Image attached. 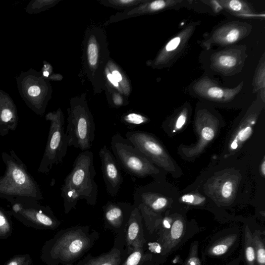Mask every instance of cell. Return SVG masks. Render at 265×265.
Wrapping results in <instances>:
<instances>
[{
    "label": "cell",
    "instance_id": "cell-13",
    "mask_svg": "<svg viewBox=\"0 0 265 265\" xmlns=\"http://www.w3.org/2000/svg\"><path fill=\"white\" fill-rule=\"evenodd\" d=\"M185 230V225L183 221L178 219L172 223L168 233H163L160 236L159 243L163 254H166L179 243Z\"/></svg>",
    "mask_w": 265,
    "mask_h": 265
},
{
    "label": "cell",
    "instance_id": "cell-3",
    "mask_svg": "<svg viewBox=\"0 0 265 265\" xmlns=\"http://www.w3.org/2000/svg\"><path fill=\"white\" fill-rule=\"evenodd\" d=\"M1 156L5 170L0 177V199L10 203L19 201H42L43 195L39 184L13 150L3 152Z\"/></svg>",
    "mask_w": 265,
    "mask_h": 265
},
{
    "label": "cell",
    "instance_id": "cell-38",
    "mask_svg": "<svg viewBox=\"0 0 265 265\" xmlns=\"http://www.w3.org/2000/svg\"><path fill=\"white\" fill-rule=\"evenodd\" d=\"M239 262L238 261H235L233 263H230L228 265H238Z\"/></svg>",
    "mask_w": 265,
    "mask_h": 265
},
{
    "label": "cell",
    "instance_id": "cell-8",
    "mask_svg": "<svg viewBox=\"0 0 265 265\" xmlns=\"http://www.w3.org/2000/svg\"><path fill=\"white\" fill-rule=\"evenodd\" d=\"M99 156L107 192L112 198L116 197L123 181L121 167L106 146H104L100 149Z\"/></svg>",
    "mask_w": 265,
    "mask_h": 265
},
{
    "label": "cell",
    "instance_id": "cell-4",
    "mask_svg": "<svg viewBox=\"0 0 265 265\" xmlns=\"http://www.w3.org/2000/svg\"><path fill=\"white\" fill-rule=\"evenodd\" d=\"M46 119L50 122V129L47 144L38 170L39 173L43 174H49L54 166L62 162L68 147L62 112L58 110L49 113Z\"/></svg>",
    "mask_w": 265,
    "mask_h": 265
},
{
    "label": "cell",
    "instance_id": "cell-10",
    "mask_svg": "<svg viewBox=\"0 0 265 265\" xmlns=\"http://www.w3.org/2000/svg\"><path fill=\"white\" fill-rule=\"evenodd\" d=\"M129 255L124 230L116 235L113 247L108 252L98 257L89 254L74 265H122Z\"/></svg>",
    "mask_w": 265,
    "mask_h": 265
},
{
    "label": "cell",
    "instance_id": "cell-6",
    "mask_svg": "<svg viewBox=\"0 0 265 265\" xmlns=\"http://www.w3.org/2000/svg\"><path fill=\"white\" fill-rule=\"evenodd\" d=\"M111 148L121 168L129 174L142 178L152 173L153 167L149 159L120 133L112 137Z\"/></svg>",
    "mask_w": 265,
    "mask_h": 265
},
{
    "label": "cell",
    "instance_id": "cell-26",
    "mask_svg": "<svg viewBox=\"0 0 265 265\" xmlns=\"http://www.w3.org/2000/svg\"><path fill=\"white\" fill-rule=\"evenodd\" d=\"M198 244L192 246L189 256L186 261L189 265H201V262L198 255Z\"/></svg>",
    "mask_w": 265,
    "mask_h": 265
},
{
    "label": "cell",
    "instance_id": "cell-21",
    "mask_svg": "<svg viewBox=\"0 0 265 265\" xmlns=\"http://www.w3.org/2000/svg\"><path fill=\"white\" fill-rule=\"evenodd\" d=\"M253 239L256 251V264L265 265V248L264 241L257 232L253 235Z\"/></svg>",
    "mask_w": 265,
    "mask_h": 265
},
{
    "label": "cell",
    "instance_id": "cell-28",
    "mask_svg": "<svg viewBox=\"0 0 265 265\" xmlns=\"http://www.w3.org/2000/svg\"><path fill=\"white\" fill-rule=\"evenodd\" d=\"M233 192V184L231 182H226L223 186L222 194L225 198H228L232 195Z\"/></svg>",
    "mask_w": 265,
    "mask_h": 265
},
{
    "label": "cell",
    "instance_id": "cell-24",
    "mask_svg": "<svg viewBox=\"0 0 265 265\" xmlns=\"http://www.w3.org/2000/svg\"><path fill=\"white\" fill-rule=\"evenodd\" d=\"M179 2V1H163V0H159V1H155L152 2L150 4L149 7V9L152 11H157Z\"/></svg>",
    "mask_w": 265,
    "mask_h": 265
},
{
    "label": "cell",
    "instance_id": "cell-12",
    "mask_svg": "<svg viewBox=\"0 0 265 265\" xmlns=\"http://www.w3.org/2000/svg\"><path fill=\"white\" fill-rule=\"evenodd\" d=\"M18 123L17 111L13 103L0 101V135L2 137L16 130Z\"/></svg>",
    "mask_w": 265,
    "mask_h": 265
},
{
    "label": "cell",
    "instance_id": "cell-7",
    "mask_svg": "<svg viewBox=\"0 0 265 265\" xmlns=\"http://www.w3.org/2000/svg\"><path fill=\"white\" fill-rule=\"evenodd\" d=\"M10 204L11 213L22 221L52 230L61 225L49 206L41 205L36 201H19Z\"/></svg>",
    "mask_w": 265,
    "mask_h": 265
},
{
    "label": "cell",
    "instance_id": "cell-39",
    "mask_svg": "<svg viewBox=\"0 0 265 265\" xmlns=\"http://www.w3.org/2000/svg\"><path fill=\"white\" fill-rule=\"evenodd\" d=\"M265 162H264L262 165V171H263V173L264 175H265Z\"/></svg>",
    "mask_w": 265,
    "mask_h": 265
},
{
    "label": "cell",
    "instance_id": "cell-32",
    "mask_svg": "<svg viewBox=\"0 0 265 265\" xmlns=\"http://www.w3.org/2000/svg\"><path fill=\"white\" fill-rule=\"evenodd\" d=\"M186 119L187 118L186 115L184 114H181L177 120L176 125V128L177 129H180L184 125V124H185Z\"/></svg>",
    "mask_w": 265,
    "mask_h": 265
},
{
    "label": "cell",
    "instance_id": "cell-2",
    "mask_svg": "<svg viewBox=\"0 0 265 265\" xmlns=\"http://www.w3.org/2000/svg\"><path fill=\"white\" fill-rule=\"evenodd\" d=\"M96 175L93 153L89 151L80 153L61 188L65 214L75 209L79 200H84L89 205L96 206L98 197Z\"/></svg>",
    "mask_w": 265,
    "mask_h": 265
},
{
    "label": "cell",
    "instance_id": "cell-27",
    "mask_svg": "<svg viewBox=\"0 0 265 265\" xmlns=\"http://www.w3.org/2000/svg\"><path fill=\"white\" fill-rule=\"evenodd\" d=\"M9 218L6 212L0 207V230L8 229Z\"/></svg>",
    "mask_w": 265,
    "mask_h": 265
},
{
    "label": "cell",
    "instance_id": "cell-15",
    "mask_svg": "<svg viewBox=\"0 0 265 265\" xmlns=\"http://www.w3.org/2000/svg\"><path fill=\"white\" fill-rule=\"evenodd\" d=\"M245 29L244 27L235 24L223 27L213 34V41L222 45L232 44L244 36Z\"/></svg>",
    "mask_w": 265,
    "mask_h": 265
},
{
    "label": "cell",
    "instance_id": "cell-1",
    "mask_svg": "<svg viewBox=\"0 0 265 265\" xmlns=\"http://www.w3.org/2000/svg\"><path fill=\"white\" fill-rule=\"evenodd\" d=\"M96 230L75 226L60 230L44 247V260L49 265H74L99 240Z\"/></svg>",
    "mask_w": 265,
    "mask_h": 265
},
{
    "label": "cell",
    "instance_id": "cell-34",
    "mask_svg": "<svg viewBox=\"0 0 265 265\" xmlns=\"http://www.w3.org/2000/svg\"><path fill=\"white\" fill-rule=\"evenodd\" d=\"M107 78L109 80V81L115 87H119V84L116 81V79H114L113 76L111 74H108L107 75Z\"/></svg>",
    "mask_w": 265,
    "mask_h": 265
},
{
    "label": "cell",
    "instance_id": "cell-30",
    "mask_svg": "<svg viewBox=\"0 0 265 265\" xmlns=\"http://www.w3.org/2000/svg\"><path fill=\"white\" fill-rule=\"evenodd\" d=\"M252 133V128L250 126H247L245 129L242 130L238 134L237 138L242 142L246 141L250 137Z\"/></svg>",
    "mask_w": 265,
    "mask_h": 265
},
{
    "label": "cell",
    "instance_id": "cell-25",
    "mask_svg": "<svg viewBox=\"0 0 265 265\" xmlns=\"http://www.w3.org/2000/svg\"><path fill=\"white\" fill-rule=\"evenodd\" d=\"M88 54L89 62L91 66L95 65L97 63L98 50L95 44H91L88 46Z\"/></svg>",
    "mask_w": 265,
    "mask_h": 265
},
{
    "label": "cell",
    "instance_id": "cell-19",
    "mask_svg": "<svg viewBox=\"0 0 265 265\" xmlns=\"http://www.w3.org/2000/svg\"><path fill=\"white\" fill-rule=\"evenodd\" d=\"M245 258L247 265H256V251L253 234L247 226L245 232Z\"/></svg>",
    "mask_w": 265,
    "mask_h": 265
},
{
    "label": "cell",
    "instance_id": "cell-36",
    "mask_svg": "<svg viewBox=\"0 0 265 265\" xmlns=\"http://www.w3.org/2000/svg\"><path fill=\"white\" fill-rule=\"evenodd\" d=\"M237 146H238V145H237V140H235L232 145V149H235L237 148Z\"/></svg>",
    "mask_w": 265,
    "mask_h": 265
},
{
    "label": "cell",
    "instance_id": "cell-17",
    "mask_svg": "<svg viewBox=\"0 0 265 265\" xmlns=\"http://www.w3.org/2000/svg\"><path fill=\"white\" fill-rule=\"evenodd\" d=\"M192 29L184 31L178 36L172 39L166 45L164 49L161 53L160 59L161 60L169 59L170 57L174 56V54L178 53L181 49L183 44L186 43Z\"/></svg>",
    "mask_w": 265,
    "mask_h": 265
},
{
    "label": "cell",
    "instance_id": "cell-41",
    "mask_svg": "<svg viewBox=\"0 0 265 265\" xmlns=\"http://www.w3.org/2000/svg\"><path fill=\"white\" fill-rule=\"evenodd\" d=\"M183 265H189L186 262L184 263Z\"/></svg>",
    "mask_w": 265,
    "mask_h": 265
},
{
    "label": "cell",
    "instance_id": "cell-22",
    "mask_svg": "<svg viewBox=\"0 0 265 265\" xmlns=\"http://www.w3.org/2000/svg\"><path fill=\"white\" fill-rule=\"evenodd\" d=\"M123 121L126 125L136 126L146 123L148 119L141 114L133 112L125 115Z\"/></svg>",
    "mask_w": 265,
    "mask_h": 265
},
{
    "label": "cell",
    "instance_id": "cell-37",
    "mask_svg": "<svg viewBox=\"0 0 265 265\" xmlns=\"http://www.w3.org/2000/svg\"><path fill=\"white\" fill-rule=\"evenodd\" d=\"M186 199H184V201H186V202H192L193 201V197H189V196H187V197L186 198Z\"/></svg>",
    "mask_w": 265,
    "mask_h": 265
},
{
    "label": "cell",
    "instance_id": "cell-33",
    "mask_svg": "<svg viewBox=\"0 0 265 265\" xmlns=\"http://www.w3.org/2000/svg\"><path fill=\"white\" fill-rule=\"evenodd\" d=\"M111 74L118 83L122 81V77L119 71L116 70L112 72Z\"/></svg>",
    "mask_w": 265,
    "mask_h": 265
},
{
    "label": "cell",
    "instance_id": "cell-31",
    "mask_svg": "<svg viewBox=\"0 0 265 265\" xmlns=\"http://www.w3.org/2000/svg\"><path fill=\"white\" fill-rule=\"evenodd\" d=\"M202 136L206 141H211L214 136V131L211 128L205 127L202 130Z\"/></svg>",
    "mask_w": 265,
    "mask_h": 265
},
{
    "label": "cell",
    "instance_id": "cell-29",
    "mask_svg": "<svg viewBox=\"0 0 265 265\" xmlns=\"http://www.w3.org/2000/svg\"><path fill=\"white\" fill-rule=\"evenodd\" d=\"M28 94L31 97H33L29 106L30 107H31L33 99H36V97H38L41 95V89L39 86H31L28 89Z\"/></svg>",
    "mask_w": 265,
    "mask_h": 265
},
{
    "label": "cell",
    "instance_id": "cell-5",
    "mask_svg": "<svg viewBox=\"0 0 265 265\" xmlns=\"http://www.w3.org/2000/svg\"><path fill=\"white\" fill-rule=\"evenodd\" d=\"M65 134L68 147L82 152L89 151L95 140L96 127L93 117L85 106H75L69 112Z\"/></svg>",
    "mask_w": 265,
    "mask_h": 265
},
{
    "label": "cell",
    "instance_id": "cell-20",
    "mask_svg": "<svg viewBox=\"0 0 265 265\" xmlns=\"http://www.w3.org/2000/svg\"><path fill=\"white\" fill-rule=\"evenodd\" d=\"M238 62L237 57L232 54L221 53L218 55L214 64L218 68L223 70H229L235 67Z\"/></svg>",
    "mask_w": 265,
    "mask_h": 265
},
{
    "label": "cell",
    "instance_id": "cell-23",
    "mask_svg": "<svg viewBox=\"0 0 265 265\" xmlns=\"http://www.w3.org/2000/svg\"><path fill=\"white\" fill-rule=\"evenodd\" d=\"M227 3L225 5L230 10H231L233 12L237 13H241L242 15H244L245 12L248 15V13L247 12V6L245 4L242 3V2L239 1H236V0H233V1L226 2Z\"/></svg>",
    "mask_w": 265,
    "mask_h": 265
},
{
    "label": "cell",
    "instance_id": "cell-16",
    "mask_svg": "<svg viewBox=\"0 0 265 265\" xmlns=\"http://www.w3.org/2000/svg\"><path fill=\"white\" fill-rule=\"evenodd\" d=\"M146 244L136 245L122 265H152V255L145 252Z\"/></svg>",
    "mask_w": 265,
    "mask_h": 265
},
{
    "label": "cell",
    "instance_id": "cell-35",
    "mask_svg": "<svg viewBox=\"0 0 265 265\" xmlns=\"http://www.w3.org/2000/svg\"><path fill=\"white\" fill-rule=\"evenodd\" d=\"M7 265H21V259L14 260L9 263Z\"/></svg>",
    "mask_w": 265,
    "mask_h": 265
},
{
    "label": "cell",
    "instance_id": "cell-14",
    "mask_svg": "<svg viewBox=\"0 0 265 265\" xmlns=\"http://www.w3.org/2000/svg\"><path fill=\"white\" fill-rule=\"evenodd\" d=\"M198 93L205 98L215 100H228L234 98L237 93V90L225 89L217 87L208 81H201L197 85Z\"/></svg>",
    "mask_w": 265,
    "mask_h": 265
},
{
    "label": "cell",
    "instance_id": "cell-18",
    "mask_svg": "<svg viewBox=\"0 0 265 265\" xmlns=\"http://www.w3.org/2000/svg\"><path fill=\"white\" fill-rule=\"evenodd\" d=\"M237 236L230 235L214 244L209 250V254L212 257H220L225 254L235 243Z\"/></svg>",
    "mask_w": 265,
    "mask_h": 265
},
{
    "label": "cell",
    "instance_id": "cell-40",
    "mask_svg": "<svg viewBox=\"0 0 265 265\" xmlns=\"http://www.w3.org/2000/svg\"><path fill=\"white\" fill-rule=\"evenodd\" d=\"M43 75L45 77H49V75H50V73L49 72H47V71H46V72H44L43 73Z\"/></svg>",
    "mask_w": 265,
    "mask_h": 265
},
{
    "label": "cell",
    "instance_id": "cell-11",
    "mask_svg": "<svg viewBox=\"0 0 265 265\" xmlns=\"http://www.w3.org/2000/svg\"><path fill=\"white\" fill-rule=\"evenodd\" d=\"M125 238L126 247L129 255L136 245L146 243L144 233L143 217L140 211L136 207L126 226Z\"/></svg>",
    "mask_w": 265,
    "mask_h": 265
},
{
    "label": "cell",
    "instance_id": "cell-9",
    "mask_svg": "<svg viewBox=\"0 0 265 265\" xmlns=\"http://www.w3.org/2000/svg\"><path fill=\"white\" fill-rule=\"evenodd\" d=\"M135 206L128 203L108 202L103 207L106 229L117 234L125 229Z\"/></svg>",
    "mask_w": 265,
    "mask_h": 265
}]
</instances>
